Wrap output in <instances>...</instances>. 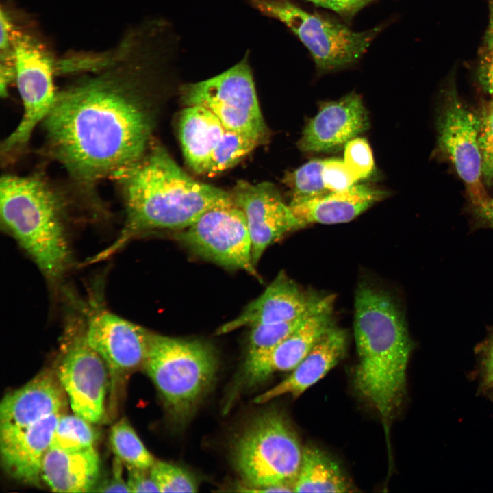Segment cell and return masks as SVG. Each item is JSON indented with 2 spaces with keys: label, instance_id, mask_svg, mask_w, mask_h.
I'll return each instance as SVG.
<instances>
[{
  "label": "cell",
  "instance_id": "3957f363",
  "mask_svg": "<svg viewBox=\"0 0 493 493\" xmlns=\"http://www.w3.org/2000/svg\"><path fill=\"white\" fill-rule=\"evenodd\" d=\"M354 335L359 357L355 388L377 409L387 428L405 392L412 346L403 316L388 294L359 285Z\"/></svg>",
  "mask_w": 493,
  "mask_h": 493
},
{
  "label": "cell",
  "instance_id": "30bf717a",
  "mask_svg": "<svg viewBox=\"0 0 493 493\" xmlns=\"http://www.w3.org/2000/svg\"><path fill=\"white\" fill-rule=\"evenodd\" d=\"M197 255L258 278L243 212L236 204L212 208L177 235Z\"/></svg>",
  "mask_w": 493,
  "mask_h": 493
},
{
  "label": "cell",
  "instance_id": "d590c367",
  "mask_svg": "<svg viewBox=\"0 0 493 493\" xmlns=\"http://www.w3.org/2000/svg\"><path fill=\"white\" fill-rule=\"evenodd\" d=\"M478 77L482 86L493 94V53H490L482 61Z\"/></svg>",
  "mask_w": 493,
  "mask_h": 493
},
{
  "label": "cell",
  "instance_id": "83f0119b",
  "mask_svg": "<svg viewBox=\"0 0 493 493\" xmlns=\"http://www.w3.org/2000/svg\"><path fill=\"white\" fill-rule=\"evenodd\" d=\"M314 314H316L305 315L288 321L251 327L244 364L252 362L262 357Z\"/></svg>",
  "mask_w": 493,
  "mask_h": 493
},
{
  "label": "cell",
  "instance_id": "d6a6232c",
  "mask_svg": "<svg viewBox=\"0 0 493 493\" xmlns=\"http://www.w3.org/2000/svg\"><path fill=\"white\" fill-rule=\"evenodd\" d=\"M323 177L326 188L330 192L346 190L358 181L344 160L337 158L324 160Z\"/></svg>",
  "mask_w": 493,
  "mask_h": 493
},
{
  "label": "cell",
  "instance_id": "8992f818",
  "mask_svg": "<svg viewBox=\"0 0 493 493\" xmlns=\"http://www.w3.org/2000/svg\"><path fill=\"white\" fill-rule=\"evenodd\" d=\"M303 452L283 415L268 411L257 416L234 445V465L244 482L238 491L265 492L266 488L277 485L293 488Z\"/></svg>",
  "mask_w": 493,
  "mask_h": 493
},
{
  "label": "cell",
  "instance_id": "ba28073f",
  "mask_svg": "<svg viewBox=\"0 0 493 493\" xmlns=\"http://www.w3.org/2000/svg\"><path fill=\"white\" fill-rule=\"evenodd\" d=\"M181 92L186 106L208 109L225 129L248 134L261 142L264 138L267 129L248 55L214 77L184 86Z\"/></svg>",
  "mask_w": 493,
  "mask_h": 493
},
{
  "label": "cell",
  "instance_id": "2e32d148",
  "mask_svg": "<svg viewBox=\"0 0 493 493\" xmlns=\"http://www.w3.org/2000/svg\"><path fill=\"white\" fill-rule=\"evenodd\" d=\"M368 112L355 93L325 103L304 128L298 147L304 152L333 151L366 131Z\"/></svg>",
  "mask_w": 493,
  "mask_h": 493
},
{
  "label": "cell",
  "instance_id": "d6986e66",
  "mask_svg": "<svg viewBox=\"0 0 493 493\" xmlns=\"http://www.w3.org/2000/svg\"><path fill=\"white\" fill-rule=\"evenodd\" d=\"M64 391L58 376L49 371L40 373L3 398L0 431L25 427L62 413L66 406Z\"/></svg>",
  "mask_w": 493,
  "mask_h": 493
},
{
  "label": "cell",
  "instance_id": "603a6c76",
  "mask_svg": "<svg viewBox=\"0 0 493 493\" xmlns=\"http://www.w3.org/2000/svg\"><path fill=\"white\" fill-rule=\"evenodd\" d=\"M225 129L220 120L203 106H186L181 112L179 134L181 149L187 164L196 173L205 175Z\"/></svg>",
  "mask_w": 493,
  "mask_h": 493
},
{
  "label": "cell",
  "instance_id": "5bb4252c",
  "mask_svg": "<svg viewBox=\"0 0 493 493\" xmlns=\"http://www.w3.org/2000/svg\"><path fill=\"white\" fill-rule=\"evenodd\" d=\"M231 194L245 216L255 266L269 245L287 232L299 229L289 205L273 184L240 180Z\"/></svg>",
  "mask_w": 493,
  "mask_h": 493
},
{
  "label": "cell",
  "instance_id": "44dd1931",
  "mask_svg": "<svg viewBox=\"0 0 493 493\" xmlns=\"http://www.w3.org/2000/svg\"><path fill=\"white\" fill-rule=\"evenodd\" d=\"M388 194L387 192L374 187L355 184L342 191L288 205L301 228L312 223L331 225L349 222Z\"/></svg>",
  "mask_w": 493,
  "mask_h": 493
},
{
  "label": "cell",
  "instance_id": "1f68e13d",
  "mask_svg": "<svg viewBox=\"0 0 493 493\" xmlns=\"http://www.w3.org/2000/svg\"><path fill=\"white\" fill-rule=\"evenodd\" d=\"M344 161L358 181L368 177L373 170L372 151L364 138H355L346 143Z\"/></svg>",
  "mask_w": 493,
  "mask_h": 493
},
{
  "label": "cell",
  "instance_id": "cb8c5ba5",
  "mask_svg": "<svg viewBox=\"0 0 493 493\" xmlns=\"http://www.w3.org/2000/svg\"><path fill=\"white\" fill-rule=\"evenodd\" d=\"M294 492H350L354 491L339 465L314 446L303 448L302 461L293 485Z\"/></svg>",
  "mask_w": 493,
  "mask_h": 493
},
{
  "label": "cell",
  "instance_id": "4dcf8cb0",
  "mask_svg": "<svg viewBox=\"0 0 493 493\" xmlns=\"http://www.w3.org/2000/svg\"><path fill=\"white\" fill-rule=\"evenodd\" d=\"M479 117L483 180L486 185L493 186V100L482 105Z\"/></svg>",
  "mask_w": 493,
  "mask_h": 493
},
{
  "label": "cell",
  "instance_id": "8d00e7d4",
  "mask_svg": "<svg viewBox=\"0 0 493 493\" xmlns=\"http://www.w3.org/2000/svg\"><path fill=\"white\" fill-rule=\"evenodd\" d=\"M314 4L330 9L337 13L346 16H351L355 14L346 0H307Z\"/></svg>",
  "mask_w": 493,
  "mask_h": 493
},
{
  "label": "cell",
  "instance_id": "60d3db41",
  "mask_svg": "<svg viewBox=\"0 0 493 493\" xmlns=\"http://www.w3.org/2000/svg\"><path fill=\"white\" fill-rule=\"evenodd\" d=\"M349 5L351 7L352 10L355 12V14L359 11L361 8H362L364 6L368 5V3L372 2L375 0H346Z\"/></svg>",
  "mask_w": 493,
  "mask_h": 493
},
{
  "label": "cell",
  "instance_id": "e0dca14e",
  "mask_svg": "<svg viewBox=\"0 0 493 493\" xmlns=\"http://www.w3.org/2000/svg\"><path fill=\"white\" fill-rule=\"evenodd\" d=\"M332 309L316 314L259 359L244 364L237 385L253 387L275 372L291 371L317 341L334 325Z\"/></svg>",
  "mask_w": 493,
  "mask_h": 493
},
{
  "label": "cell",
  "instance_id": "7402d4cb",
  "mask_svg": "<svg viewBox=\"0 0 493 493\" xmlns=\"http://www.w3.org/2000/svg\"><path fill=\"white\" fill-rule=\"evenodd\" d=\"M99 469V457L94 447L76 451L49 447L43 458L41 479L53 492H92Z\"/></svg>",
  "mask_w": 493,
  "mask_h": 493
},
{
  "label": "cell",
  "instance_id": "277c9868",
  "mask_svg": "<svg viewBox=\"0 0 493 493\" xmlns=\"http://www.w3.org/2000/svg\"><path fill=\"white\" fill-rule=\"evenodd\" d=\"M1 222L51 281L59 279L71 260L63 202L39 175H5L0 183Z\"/></svg>",
  "mask_w": 493,
  "mask_h": 493
},
{
  "label": "cell",
  "instance_id": "e575fe53",
  "mask_svg": "<svg viewBox=\"0 0 493 493\" xmlns=\"http://www.w3.org/2000/svg\"><path fill=\"white\" fill-rule=\"evenodd\" d=\"M122 464L118 457H115L111 477L95 487L92 491L99 492H130L127 482L122 477Z\"/></svg>",
  "mask_w": 493,
  "mask_h": 493
},
{
  "label": "cell",
  "instance_id": "f35d334b",
  "mask_svg": "<svg viewBox=\"0 0 493 493\" xmlns=\"http://www.w3.org/2000/svg\"><path fill=\"white\" fill-rule=\"evenodd\" d=\"M483 366L484 383L486 386L493 388V337L487 346Z\"/></svg>",
  "mask_w": 493,
  "mask_h": 493
},
{
  "label": "cell",
  "instance_id": "4316f807",
  "mask_svg": "<svg viewBox=\"0 0 493 493\" xmlns=\"http://www.w3.org/2000/svg\"><path fill=\"white\" fill-rule=\"evenodd\" d=\"M261 142L248 134L225 129L212 153L205 175H215L238 164Z\"/></svg>",
  "mask_w": 493,
  "mask_h": 493
},
{
  "label": "cell",
  "instance_id": "ab89813d",
  "mask_svg": "<svg viewBox=\"0 0 493 493\" xmlns=\"http://www.w3.org/2000/svg\"><path fill=\"white\" fill-rule=\"evenodd\" d=\"M488 46L490 53H493V3L491 5L490 25L487 34Z\"/></svg>",
  "mask_w": 493,
  "mask_h": 493
},
{
  "label": "cell",
  "instance_id": "6da1fadb",
  "mask_svg": "<svg viewBox=\"0 0 493 493\" xmlns=\"http://www.w3.org/2000/svg\"><path fill=\"white\" fill-rule=\"evenodd\" d=\"M155 31H127L101 64L57 92L42 122L47 153L78 184L113 177L147 152L151 119L144 77L160 59Z\"/></svg>",
  "mask_w": 493,
  "mask_h": 493
},
{
  "label": "cell",
  "instance_id": "ffe728a7",
  "mask_svg": "<svg viewBox=\"0 0 493 493\" xmlns=\"http://www.w3.org/2000/svg\"><path fill=\"white\" fill-rule=\"evenodd\" d=\"M346 344V331L333 326L322 336L286 379L257 396L254 402L264 403L287 394L294 399L299 397L336 365L345 353Z\"/></svg>",
  "mask_w": 493,
  "mask_h": 493
},
{
  "label": "cell",
  "instance_id": "f546056e",
  "mask_svg": "<svg viewBox=\"0 0 493 493\" xmlns=\"http://www.w3.org/2000/svg\"><path fill=\"white\" fill-rule=\"evenodd\" d=\"M160 492H196L195 478L185 469L170 463L155 460L149 470Z\"/></svg>",
  "mask_w": 493,
  "mask_h": 493
},
{
  "label": "cell",
  "instance_id": "7a4b0ae2",
  "mask_svg": "<svg viewBox=\"0 0 493 493\" xmlns=\"http://www.w3.org/2000/svg\"><path fill=\"white\" fill-rule=\"evenodd\" d=\"M114 178L121 187L126 220L118 240L97 260L110 255L140 231L183 230L206 211L235 204L231 194L190 177L160 146L151 147Z\"/></svg>",
  "mask_w": 493,
  "mask_h": 493
},
{
  "label": "cell",
  "instance_id": "8fae6325",
  "mask_svg": "<svg viewBox=\"0 0 493 493\" xmlns=\"http://www.w3.org/2000/svg\"><path fill=\"white\" fill-rule=\"evenodd\" d=\"M446 99L438 120V146L476 205L488 197L483 180L479 117L466 107L455 90L448 92Z\"/></svg>",
  "mask_w": 493,
  "mask_h": 493
},
{
  "label": "cell",
  "instance_id": "9a60e30c",
  "mask_svg": "<svg viewBox=\"0 0 493 493\" xmlns=\"http://www.w3.org/2000/svg\"><path fill=\"white\" fill-rule=\"evenodd\" d=\"M150 333L112 312L101 310L90 315L84 335L115 381L116 378L144 366Z\"/></svg>",
  "mask_w": 493,
  "mask_h": 493
},
{
  "label": "cell",
  "instance_id": "d4e9b609",
  "mask_svg": "<svg viewBox=\"0 0 493 493\" xmlns=\"http://www.w3.org/2000/svg\"><path fill=\"white\" fill-rule=\"evenodd\" d=\"M109 438L116 457L126 466L149 470L155 463V459L127 420L121 419L112 427Z\"/></svg>",
  "mask_w": 493,
  "mask_h": 493
},
{
  "label": "cell",
  "instance_id": "484cf974",
  "mask_svg": "<svg viewBox=\"0 0 493 493\" xmlns=\"http://www.w3.org/2000/svg\"><path fill=\"white\" fill-rule=\"evenodd\" d=\"M92 424L75 414H62L54 430L50 447L66 451L94 447L99 433Z\"/></svg>",
  "mask_w": 493,
  "mask_h": 493
},
{
  "label": "cell",
  "instance_id": "9c48e42d",
  "mask_svg": "<svg viewBox=\"0 0 493 493\" xmlns=\"http://www.w3.org/2000/svg\"><path fill=\"white\" fill-rule=\"evenodd\" d=\"M12 44L15 81L23 113L16 129L1 144L5 155L26 145L51 109L57 94L53 84L56 61L48 49L33 35L15 28Z\"/></svg>",
  "mask_w": 493,
  "mask_h": 493
},
{
  "label": "cell",
  "instance_id": "4fadbf2b",
  "mask_svg": "<svg viewBox=\"0 0 493 493\" xmlns=\"http://www.w3.org/2000/svg\"><path fill=\"white\" fill-rule=\"evenodd\" d=\"M334 297L303 289L283 272L279 273L256 299L235 318L223 324L217 334H225L240 327L293 320L333 309Z\"/></svg>",
  "mask_w": 493,
  "mask_h": 493
},
{
  "label": "cell",
  "instance_id": "74e56055",
  "mask_svg": "<svg viewBox=\"0 0 493 493\" xmlns=\"http://www.w3.org/2000/svg\"><path fill=\"white\" fill-rule=\"evenodd\" d=\"M474 206L477 216L483 223L493 227V197H488Z\"/></svg>",
  "mask_w": 493,
  "mask_h": 493
},
{
  "label": "cell",
  "instance_id": "7c38bea8",
  "mask_svg": "<svg viewBox=\"0 0 493 493\" xmlns=\"http://www.w3.org/2000/svg\"><path fill=\"white\" fill-rule=\"evenodd\" d=\"M108 375L105 362L90 346L84 334L70 340L57 376L74 414L92 424L103 420Z\"/></svg>",
  "mask_w": 493,
  "mask_h": 493
},
{
  "label": "cell",
  "instance_id": "836d02e7",
  "mask_svg": "<svg viewBox=\"0 0 493 493\" xmlns=\"http://www.w3.org/2000/svg\"><path fill=\"white\" fill-rule=\"evenodd\" d=\"M128 470L127 484L130 492H160V489L148 472L133 466H126Z\"/></svg>",
  "mask_w": 493,
  "mask_h": 493
},
{
  "label": "cell",
  "instance_id": "52a82bcc",
  "mask_svg": "<svg viewBox=\"0 0 493 493\" xmlns=\"http://www.w3.org/2000/svg\"><path fill=\"white\" fill-rule=\"evenodd\" d=\"M262 14L286 25L309 50L318 69L331 71L351 66L367 51L381 31H354L347 26L312 14L290 0H249Z\"/></svg>",
  "mask_w": 493,
  "mask_h": 493
},
{
  "label": "cell",
  "instance_id": "5b68a950",
  "mask_svg": "<svg viewBox=\"0 0 493 493\" xmlns=\"http://www.w3.org/2000/svg\"><path fill=\"white\" fill-rule=\"evenodd\" d=\"M143 367L171 419L181 424L212 384L218 362L212 348L202 341L150 333Z\"/></svg>",
  "mask_w": 493,
  "mask_h": 493
},
{
  "label": "cell",
  "instance_id": "ac0fdd59",
  "mask_svg": "<svg viewBox=\"0 0 493 493\" xmlns=\"http://www.w3.org/2000/svg\"><path fill=\"white\" fill-rule=\"evenodd\" d=\"M62 414L20 429L0 431L1 462L10 476L27 484L40 483L43 458Z\"/></svg>",
  "mask_w": 493,
  "mask_h": 493
},
{
  "label": "cell",
  "instance_id": "f1b7e54d",
  "mask_svg": "<svg viewBox=\"0 0 493 493\" xmlns=\"http://www.w3.org/2000/svg\"><path fill=\"white\" fill-rule=\"evenodd\" d=\"M324 160H313L286 176V182L292 189L289 205L309 201L330 192L325 186L323 170Z\"/></svg>",
  "mask_w": 493,
  "mask_h": 493
}]
</instances>
